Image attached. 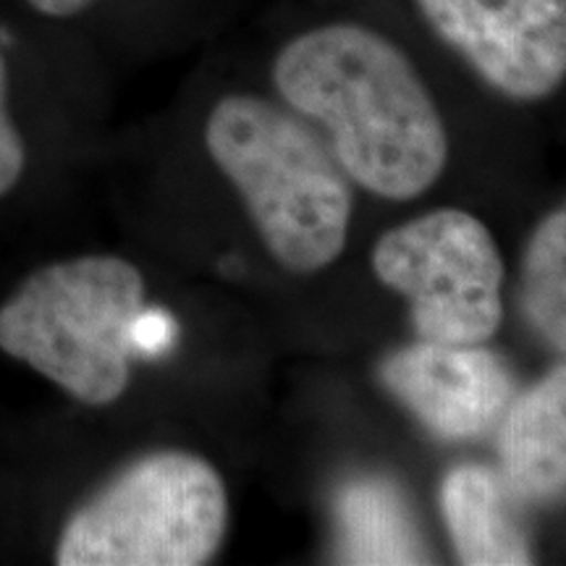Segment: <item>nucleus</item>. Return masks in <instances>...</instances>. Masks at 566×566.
<instances>
[{
    "label": "nucleus",
    "mask_w": 566,
    "mask_h": 566,
    "mask_svg": "<svg viewBox=\"0 0 566 566\" xmlns=\"http://www.w3.org/2000/svg\"><path fill=\"white\" fill-rule=\"evenodd\" d=\"M338 543L352 564L428 562L405 495L386 480L359 478L338 493Z\"/></svg>",
    "instance_id": "9d476101"
},
{
    "label": "nucleus",
    "mask_w": 566,
    "mask_h": 566,
    "mask_svg": "<svg viewBox=\"0 0 566 566\" xmlns=\"http://www.w3.org/2000/svg\"><path fill=\"white\" fill-rule=\"evenodd\" d=\"M24 163V142H21L17 126L11 124L9 108H6V63L0 55V197L17 187Z\"/></svg>",
    "instance_id": "f8f14e48"
},
{
    "label": "nucleus",
    "mask_w": 566,
    "mask_h": 566,
    "mask_svg": "<svg viewBox=\"0 0 566 566\" xmlns=\"http://www.w3.org/2000/svg\"><path fill=\"white\" fill-rule=\"evenodd\" d=\"M281 103L328 142L375 197L415 200L449 166V132L420 69L388 34L328 21L283 42L271 66Z\"/></svg>",
    "instance_id": "f257e3e1"
},
{
    "label": "nucleus",
    "mask_w": 566,
    "mask_h": 566,
    "mask_svg": "<svg viewBox=\"0 0 566 566\" xmlns=\"http://www.w3.org/2000/svg\"><path fill=\"white\" fill-rule=\"evenodd\" d=\"M514 493L491 467L464 462L451 467L441 483V514L459 564L525 566L535 562L533 543Z\"/></svg>",
    "instance_id": "1a4fd4ad"
},
{
    "label": "nucleus",
    "mask_w": 566,
    "mask_h": 566,
    "mask_svg": "<svg viewBox=\"0 0 566 566\" xmlns=\"http://www.w3.org/2000/svg\"><path fill=\"white\" fill-rule=\"evenodd\" d=\"M520 310L548 349L566 354V202L535 226L525 247Z\"/></svg>",
    "instance_id": "9b49d317"
},
{
    "label": "nucleus",
    "mask_w": 566,
    "mask_h": 566,
    "mask_svg": "<svg viewBox=\"0 0 566 566\" xmlns=\"http://www.w3.org/2000/svg\"><path fill=\"white\" fill-rule=\"evenodd\" d=\"M221 472L189 451H155L113 475L69 516L59 566H202L229 533Z\"/></svg>",
    "instance_id": "20e7f679"
},
{
    "label": "nucleus",
    "mask_w": 566,
    "mask_h": 566,
    "mask_svg": "<svg viewBox=\"0 0 566 566\" xmlns=\"http://www.w3.org/2000/svg\"><path fill=\"white\" fill-rule=\"evenodd\" d=\"M375 279L405 296L417 336L483 346L504 321V258L478 216L438 208L394 226L373 247Z\"/></svg>",
    "instance_id": "39448f33"
},
{
    "label": "nucleus",
    "mask_w": 566,
    "mask_h": 566,
    "mask_svg": "<svg viewBox=\"0 0 566 566\" xmlns=\"http://www.w3.org/2000/svg\"><path fill=\"white\" fill-rule=\"evenodd\" d=\"M145 275L116 254L61 260L21 281L0 307V349L90 407L118 401L132 380Z\"/></svg>",
    "instance_id": "7ed1b4c3"
},
{
    "label": "nucleus",
    "mask_w": 566,
    "mask_h": 566,
    "mask_svg": "<svg viewBox=\"0 0 566 566\" xmlns=\"http://www.w3.org/2000/svg\"><path fill=\"white\" fill-rule=\"evenodd\" d=\"M30 3L48 17H74L87 9L92 0H30Z\"/></svg>",
    "instance_id": "4468645a"
},
{
    "label": "nucleus",
    "mask_w": 566,
    "mask_h": 566,
    "mask_svg": "<svg viewBox=\"0 0 566 566\" xmlns=\"http://www.w3.org/2000/svg\"><path fill=\"white\" fill-rule=\"evenodd\" d=\"M205 145L283 271L313 275L342 258L354 210L352 179L307 118L237 92L212 105Z\"/></svg>",
    "instance_id": "f03ea898"
},
{
    "label": "nucleus",
    "mask_w": 566,
    "mask_h": 566,
    "mask_svg": "<svg viewBox=\"0 0 566 566\" xmlns=\"http://www.w3.org/2000/svg\"><path fill=\"white\" fill-rule=\"evenodd\" d=\"M499 467L520 504L566 501V363L514 394L499 422Z\"/></svg>",
    "instance_id": "6e6552de"
},
{
    "label": "nucleus",
    "mask_w": 566,
    "mask_h": 566,
    "mask_svg": "<svg viewBox=\"0 0 566 566\" xmlns=\"http://www.w3.org/2000/svg\"><path fill=\"white\" fill-rule=\"evenodd\" d=\"M388 391L443 441H478L499 428L514 399V375L483 346L417 342L380 367Z\"/></svg>",
    "instance_id": "0eeeda50"
},
{
    "label": "nucleus",
    "mask_w": 566,
    "mask_h": 566,
    "mask_svg": "<svg viewBox=\"0 0 566 566\" xmlns=\"http://www.w3.org/2000/svg\"><path fill=\"white\" fill-rule=\"evenodd\" d=\"M430 32L493 92L541 103L566 82V0H415Z\"/></svg>",
    "instance_id": "423d86ee"
},
{
    "label": "nucleus",
    "mask_w": 566,
    "mask_h": 566,
    "mask_svg": "<svg viewBox=\"0 0 566 566\" xmlns=\"http://www.w3.org/2000/svg\"><path fill=\"white\" fill-rule=\"evenodd\" d=\"M171 338V321L163 315L142 313L134 325V346L137 349H160Z\"/></svg>",
    "instance_id": "ddd939ff"
}]
</instances>
